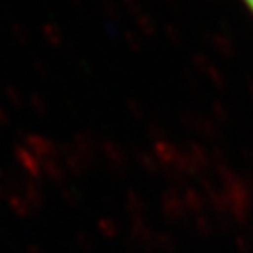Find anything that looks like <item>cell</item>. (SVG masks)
Listing matches in <instances>:
<instances>
[{
  "mask_svg": "<svg viewBox=\"0 0 253 253\" xmlns=\"http://www.w3.org/2000/svg\"><path fill=\"white\" fill-rule=\"evenodd\" d=\"M13 154L23 170L30 176V179L40 181L42 177V161L33 154L24 145H13Z\"/></svg>",
  "mask_w": 253,
  "mask_h": 253,
  "instance_id": "1",
  "label": "cell"
},
{
  "mask_svg": "<svg viewBox=\"0 0 253 253\" xmlns=\"http://www.w3.org/2000/svg\"><path fill=\"white\" fill-rule=\"evenodd\" d=\"M27 252L28 253H45L41 248H40V245L36 244H30L27 246Z\"/></svg>",
  "mask_w": 253,
  "mask_h": 253,
  "instance_id": "13",
  "label": "cell"
},
{
  "mask_svg": "<svg viewBox=\"0 0 253 253\" xmlns=\"http://www.w3.org/2000/svg\"><path fill=\"white\" fill-rule=\"evenodd\" d=\"M23 193H24V199L27 200L33 211H40L44 207V194L40 186V181L33 180V179L24 181Z\"/></svg>",
  "mask_w": 253,
  "mask_h": 253,
  "instance_id": "3",
  "label": "cell"
},
{
  "mask_svg": "<svg viewBox=\"0 0 253 253\" xmlns=\"http://www.w3.org/2000/svg\"><path fill=\"white\" fill-rule=\"evenodd\" d=\"M42 173L46 179L54 183H59L63 180V169L56 159H44L42 161Z\"/></svg>",
  "mask_w": 253,
  "mask_h": 253,
  "instance_id": "5",
  "label": "cell"
},
{
  "mask_svg": "<svg viewBox=\"0 0 253 253\" xmlns=\"http://www.w3.org/2000/svg\"><path fill=\"white\" fill-rule=\"evenodd\" d=\"M10 194H11V191L9 190V187L4 186L3 183H0V200H6L7 201Z\"/></svg>",
  "mask_w": 253,
  "mask_h": 253,
  "instance_id": "12",
  "label": "cell"
},
{
  "mask_svg": "<svg viewBox=\"0 0 253 253\" xmlns=\"http://www.w3.org/2000/svg\"><path fill=\"white\" fill-rule=\"evenodd\" d=\"M41 31H42V36H44V38H45L46 41H48L51 45H58V44H59V41H61V36H59L58 28L55 27L54 24L45 23V24L41 27Z\"/></svg>",
  "mask_w": 253,
  "mask_h": 253,
  "instance_id": "9",
  "label": "cell"
},
{
  "mask_svg": "<svg viewBox=\"0 0 253 253\" xmlns=\"http://www.w3.org/2000/svg\"><path fill=\"white\" fill-rule=\"evenodd\" d=\"M7 204H9L11 212L16 217L21 218V219H26L33 214V210L27 203V200L24 199V196H20L18 193H11L10 194L9 199H7Z\"/></svg>",
  "mask_w": 253,
  "mask_h": 253,
  "instance_id": "4",
  "label": "cell"
},
{
  "mask_svg": "<svg viewBox=\"0 0 253 253\" xmlns=\"http://www.w3.org/2000/svg\"><path fill=\"white\" fill-rule=\"evenodd\" d=\"M10 31H11V36L13 38L17 41L18 44L21 45H27L30 42V33H28L27 27L21 23H11L10 26Z\"/></svg>",
  "mask_w": 253,
  "mask_h": 253,
  "instance_id": "7",
  "label": "cell"
},
{
  "mask_svg": "<svg viewBox=\"0 0 253 253\" xmlns=\"http://www.w3.org/2000/svg\"><path fill=\"white\" fill-rule=\"evenodd\" d=\"M33 68H34V71L38 76H45L46 75V68L45 65L42 63V61H40V59H34V62H33Z\"/></svg>",
  "mask_w": 253,
  "mask_h": 253,
  "instance_id": "11",
  "label": "cell"
},
{
  "mask_svg": "<svg viewBox=\"0 0 253 253\" xmlns=\"http://www.w3.org/2000/svg\"><path fill=\"white\" fill-rule=\"evenodd\" d=\"M24 146L28 148L36 156H38L41 161L56 159L61 155V149L58 145L52 141H49L45 136L38 135V134L24 135Z\"/></svg>",
  "mask_w": 253,
  "mask_h": 253,
  "instance_id": "2",
  "label": "cell"
},
{
  "mask_svg": "<svg viewBox=\"0 0 253 253\" xmlns=\"http://www.w3.org/2000/svg\"><path fill=\"white\" fill-rule=\"evenodd\" d=\"M11 123V118L7 110L4 109L3 106H0V126H9Z\"/></svg>",
  "mask_w": 253,
  "mask_h": 253,
  "instance_id": "10",
  "label": "cell"
},
{
  "mask_svg": "<svg viewBox=\"0 0 253 253\" xmlns=\"http://www.w3.org/2000/svg\"><path fill=\"white\" fill-rule=\"evenodd\" d=\"M245 3H246V4L253 10V0H245Z\"/></svg>",
  "mask_w": 253,
  "mask_h": 253,
  "instance_id": "14",
  "label": "cell"
},
{
  "mask_svg": "<svg viewBox=\"0 0 253 253\" xmlns=\"http://www.w3.org/2000/svg\"><path fill=\"white\" fill-rule=\"evenodd\" d=\"M3 93H4L7 101H9L14 109L21 110L24 107V97H23L21 91L18 90L17 87H14L13 84H6L3 87Z\"/></svg>",
  "mask_w": 253,
  "mask_h": 253,
  "instance_id": "6",
  "label": "cell"
},
{
  "mask_svg": "<svg viewBox=\"0 0 253 253\" xmlns=\"http://www.w3.org/2000/svg\"><path fill=\"white\" fill-rule=\"evenodd\" d=\"M4 177V172H3V169H1V166H0V179H3Z\"/></svg>",
  "mask_w": 253,
  "mask_h": 253,
  "instance_id": "15",
  "label": "cell"
},
{
  "mask_svg": "<svg viewBox=\"0 0 253 253\" xmlns=\"http://www.w3.org/2000/svg\"><path fill=\"white\" fill-rule=\"evenodd\" d=\"M30 106L33 111L36 113L38 117H45L46 111H48V106H46L45 99L40 94V93H31L30 94Z\"/></svg>",
  "mask_w": 253,
  "mask_h": 253,
  "instance_id": "8",
  "label": "cell"
}]
</instances>
